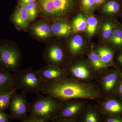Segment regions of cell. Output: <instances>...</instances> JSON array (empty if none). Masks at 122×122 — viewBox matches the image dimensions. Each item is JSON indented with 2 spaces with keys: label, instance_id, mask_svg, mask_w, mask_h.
<instances>
[{
  "label": "cell",
  "instance_id": "1",
  "mask_svg": "<svg viewBox=\"0 0 122 122\" xmlns=\"http://www.w3.org/2000/svg\"><path fill=\"white\" fill-rule=\"evenodd\" d=\"M41 92L60 102L76 98L94 99L98 94L92 86L68 78L45 83Z\"/></svg>",
  "mask_w": 122,
  "mask_h": 122
},
{
  "label": "cell",
  "instance_id": "2",
  "mask_svg": "<svg viewBox=\"0 0 122 122\" xmlns=\"http://www.w3.org/2000/svg\"><path fill=\"white\" fill-rule=\"evenodd\" d=\"M36 100L30 103L28 116L42 119L47 122L54 121L58 118L61 110V102L58 100L40 93L37 95Z\"/></svg>",
  "mask_w": 122,
  "mask_h": 122
},
{
  "label": "cell",
  "instance_id": "3",
  "mask_svg": "<svg viewBox=\"0 0 122 122\" xmlns=\"http://www.w3.org/2000/svg\"><path fill=\"white\" fill-rule=\"evenodd\" d=\"M13 75L14 87L17 90L36 95L41 92L45 82L37 71L28 68L19 70Z\"/></svg>",
  "mask_w": 122,
  "mask_h": 122
},
{
  "label": "cell",
  "instance_id": "4",
  "mask_svg": "<svg viewBox=\"0 0 122 122\" xmlns=\"http://www.w3.org/2000/svg\"><path fill=\"white\" fill-rule=\"evenodd\" d=\"M22 55L16 46L8 42L0 43V69L16 72L21 66Z\"/></svg>",
  "mask_w": 122,
  "mask_h": 122
},
{
  "label": "cell",
  "instance_id": "5",
  "mask_svg": "<svg viewBox=\"0 0 122 122\" xmlns=\"http://www.w3.org/2000/svg\"><path fill=\"white\" fill-rule=\"evenodd\" d=\"M38 8L46 17L58 18L65 16L70 11L75 0H37Z\"/></svg>",
  "mask_w": 122,
  "mask_h": 122
},
{
  "label": "cell",
  "instance_id": "6",
  "mask_svg": "<svg viewBox=\"0 0 122 122\" xmlns=\"http://www.w3.org/2000/svg\"><path fill=\"white\" fill-rule=\"evenodd\" d=\"M26 94L24 92L20 94L15 92L13 95L9 108L10 120L18 119L21 122L28 117L30 105L26 100Z\"/></svg>",
  "mask_w": 122,
  "mask_h": 122
},
{
  "label": "cell",
  "instance_id": "7",
  "mask_svg": "<svg viewBox=\"0 0 122 122\" xmlns=\"http://www.w3.org/2000/svg\"><path fill=\"white\" fill-rule=\"evenodd\" d=\"M43 58L46 65L56 66L62 69H65L66 65L64 61L65 53L63 49L61 46L50 45L46 47Z\"/></svg>",
  "mask_w": 122,
  "mask_h": 122
},
{
  "label": "cell",
  "instance_id": "8",
  "mask_svg": "<svg viewBox=\"0 0 122 122\" xmlns=\"http://www.w3.org/2000/svg\"><path fill=\"white\" fill-rule=\"evenodd\" d=\"M37 71L45 83L67 78L66 70L52 65H46Z\"/></svg>",
  "mask_w": 122,
  "mask_h": 122
},
{
  "label": "cell",
  "instance_id": "9",
  "mask_svg": "<svg viewBox=\"0 0 122 122\" xmlns=\"http://www.w3.org/2000/svg\"><path fill=\"white\" fill-rule=\"evenodd\" d=\"M30 32L33 36L41 41H46L53 33L51 26L45 21H39L32 25Z\"/></svg>",
  "mask_w": 122,
  "mask_h": 122
},
{
  "label": "cell",
  "instance_id": "10",
  "mask_svg": "<svg viewBox=\"0 0 122 122\" xmlns=\"http://www.w3.org/2000/svg\"><path fill=\"white\" fill-rule=\"evenodd\" d=\"M11 20L16 26L21 29L28 27L30 21L25 8L22 6L15 9L11 17Z\"/></svg>",
  "mask_w": 122,
  "mask_h": 122
},
{
  "label": "cell",
  "instance_id": "11",
  "mask_svg": "<svg viewBox=\"0 0 122 122\" xmlns=\"http://www.w3.org/2000/svg\"><path fill=\"white\" fill-rule=\"evenodd\" d=\"M14 88L13 74L0 69V93L11 91Z\"/></svg>",
  "mask_w": 122,
  "mask_h": 122
},
{
  "label": "cell",
  "instance_id": "12",
  "mask_svg": "<svg viewBox=\"0 0 122 122\" xmlns=\"http://www.w3.org/2000/svg\"><path fill=\"white\" fill-rule=\"evenodd\" d=\"M122 77L121 74L116 71H113L106 75L104 78V87L107 92L117 90Z\"/></svg>",
  "mask_w": 122,
  "mask_h": 122
},
{
  "label": "cell",
  "instance_id": "13",
  "mask_svg": "<svg viewBox=\"0 0 122 122\" xmlns=\"http://www.w3.org/2000/svg\"><path fill=\"white\" fill-rule=\"evenodd\" d=\"M52 32L55 35L63 36L69 35L71 32L72 27L65 22L58 21L54 23L51 26Z\"/></svg>",
  "mask_w": 122,
  "mask_h": 122
},
{
  "label": "cell",
  "instance_id": "14",
  "mask_svg": "<svg viewBox=\"0 0 122 122\" xmlns=\"http://www.w3.org/2000/svg\"><path fill=\"white\" fill-rule=\"evenodd\" d=\"M105 108L109 114L113 116L122 114V103L115 98H111L106 102Z\"/></svg>",
  "mask_w": 122,
  "mask_h": 122
},
{
  "label": "cell",
  "instance_id": "15",
  "mask_svg": "<svg viewBox=\"0 0 122 122\" xmlns=\"http://www.w3.org/2000/svg\"><path fill=\"white\" fill-rule=\"evenodd\" d=\"M87 21L81 14L78 15L74 20L72 23V30L74 33L83 31L86 29Z\"/></svg>",
  "mask_w": 122,
  "mask_h": 122
},
{
  "label": "cell",
  "instance_id": "16",
  "mask_svg": "<svg viewBox=\"0 0 122 122\" xmlns=\"http://www.w3.org/2000/svg\"><path fill=\"white\" fill-rule=\"evenodd\" d=\"M17 90L15 88L11 91L0 93V111H5L9 109L12 96Z\"/></svg>",
  "mask_w": 122,
  "mask_h": 122
},
{
  "label": "cell",
  "instance_id": "17",
  "mask_svg": "<svg viewBox=\"0 0 122 122\" xmlns=\"http://www.w3.org/2000/svg\"><path fill=\"white\" fill-rule=\"evenodd\" d=\"M109 41L116 48H122V29L119 28L114 29Z\"/></svg>",
  "mask_w": 122,
  "mask_h": 122
},
{
  "label": "cell",
  "instance_id": "18",
  "mask_svg": "<svg viewBox=\"0 0 122 122\" xmlns=\"http://www.w3.org/2000/svg\"><path fill=\"white\" fill-rule=\"evenodd\" d=\"M69 73L80 79L87 78L89 76V72L87 68L82 66H78L69 69Z\"/></svg>",
  "mask_w": 122,
  "mask_h": 122
},
{
  "label": "cell",
  "instance_id": "19",
  "mask_svg": "<svg viewBox=\"0 0 122 122\" xmlns=\"http://www.w3.org/2000/svg\"><path fill=\"white\" fill-rule=\"evenodd\" d=\"M97 53L103 62L106 65L112 62L113 54L110 49L106 48H99Z\"/></svg>",
  "mask_w": 122,
  "mask_h": 122
},
{
  "label": "cell",
  "instance_id": "20",
  "mask_svg": "<svg viewBox=\"0 0 122 122\" xmlns=\"http://www.w3.org/2000/svg\"><path fill=\"white\" fill-rule=\"evenodd\" d=\"M83 43V39L81 35L78 34L75 35L70 43V50L73 53L78 52L82 47Z\"/></svg>",
  "mask_w": 122,
  "mask_h": 122
},
{
  "label": "cell",
  "instance_id": "21",
  "mask_svg": "<svg viewBox=\"0 0 122 122\" xmlns=\"http://www.w3.org/2000/svg\"><path fill=\"white\" fill-rule=\"evenodd\" d=\"M120 5L117 1L112 0L107 2L104 5L103 10L106 13L114 14L120 10Z\"/></svg>",
  "mask_w": 122,
  "mask_h": 122
},
{
  "label": "cell",
  "instance_id": "22",
  "mask_svg": "<svg viewBox=\"0 0 122 122\" xmlns=\"http://www.w3.org/2000/svg\"><path fill=\"white\" fill-rule=\"evenodd\" d=\"M30 21L34 20L37 16L38 13L37 3L36 2L30 3L25 6Z\"/></svg>",
  "mask_w": 122,
  "mask_h": 122
},
{
  "label": "cell",
  "instance_id": "23",
  "mask_svg": "<svg viewBox=\"0 0 122 122\" xmlns=\"http://www.w3.org/2000/svg\"><path fill=\"white\" fill-rule=\"evenodd\" d=\"M90 59L95 68L98 69L106 67V64L103 63L98 54L92 52L90 56Z\"/></svg>",
  "mask_w": 122,
  "mask_h": 122
},
{
  "label": "cell",
  "instance_id": "24",
  "mask_svg": "<svg viewBox=\"0 0 122 122\" xmlns=\"http://www.w3.org/2000/svg\"><path fill=\"white\" fill-rule=\"evenodd\" d=\"M98 23L97 20L94 17H90L87 19L86 30L87 34L89 36H92L95 33Z\"/></svg>",
  "mask_w": 122,
  "mask_h": 122
},
{
  "label": "cell",
  "instance_id": "25",
  "mask_svg": "<svg viewBox=\"0 0 122 122\" xmlns=\"http://www.w3.org/2000/svg\"><path fill=\"white\" fill-rule=\"evenodd\" d=\"M113 24L109 22L104 24L103 27V36L106 39H109L111 36L114 30Z\"/></svg>",
  "mask_w": 122,
  "mask_h": 122
},
{
  "label": "cell",
  "instance_id": "26",
  "mask_svg": "<svg viewBox=\"0 0 122 122\" xmlns=\"http://www.w3.org/2000/svg\"><path fill=\"white\" fill-rule=\"evenodd\" d=\"M21 122H48L46 120L34 116H28L25 119L22 120Z\"/></svg>",
  "mask_w": 122,
  "mask_h": 122
},
{
  "label": "cell",
  "instance_id": "27",
  "mask_svg": "<svg viewBox=\"0 0 122 122\" xmlns=\"http://www.w3.org/2000/svg\"><path fill=\"white\" fill-rule=\"evenodd\" d=\"M10 119V116L5 111H0V122H9Z\"/></svg>",
  "mask_w": 122,
  "mask_h": 122
},
{
  "label": "cell",
  "instance_id": "28",
  "mask_svg": "<svg viewBox=\"0 0 122 122\" xmlns=\"http://www.w3.org/2000/svg\"><path fill=\"white\" fill-rule=\"evenodd\" d=\"M87 122H97V118L93 113H89L87 115L86 119Z\"/></svg>",
  "mask_w": 122,
  "mask_h": 122
},
{
  "label": "cell",
  "instance_id": "29",
  "mask_svg": "<svg viewBox=\"0 0 122 122\" xmlns=\"http://www.w3.org/2000/svg\"><path fill=\"white\" fill-rule=\"evenodd\" d=\"M107 122H122V117L119 115L113 116L112 117L108 118Z\"/></svg>",
  "mask_w": 122,
  "mask_h": 122
},
{
  "label": "cell",
  "instance_id": "30",
  "mask_svg": "<svg viewBox=\"0 0 122 122\" xmlns=\"http://www.w3.org/2000/svg\"><path fill=\"white\" fill-rule=\"evenodd\" d=\"M37 0H19L18 4L20 6L25 7L26 5L35 2Z\"/></svg>",
  "mask_w": 122,
  "mask_h": 122
},
{
  "label": "cell",
  "instance_id": "31",
  "mask_svg": "<svg viewBox=\"0 0 122 122\" xmlns=\"http://www.w3.org/2000/svg\"><path fill=\"white\" fill-rule=\"evenodd\" d=\"M95 5V0H88L87 12H90L92 10Z\"/></svg>",
  "mask_w": 122,
  "mask_h": 122
},
{
  "label": "cell",
  "instance_id": "32",
  "mask_svg": "<svg viewBox=\"0 0 122 122\" xmlns=\"http://www.w3.org/2000/svg\"><path fill=\"white\" fill-rule=\"evenodd\" d=\"M118 95L122 99V77L116 90Z\"/></svg>",
  "mask_w": 122,
  "mask_h": 122
},
{
  "label": "cell",
  "instance_id": "33",
  "mask_svg": "<svg viewBox=\"0 0 122 122\" xmlns=\"http://www.w3.org/2000/svg\"><path fill=\"white\" fill-rule=\"evenodd\" d=\"M88 0H81L82 8L83 10L87 12Z\"/></svg>",
  "mask_w": 122,
  "mask_h": 122
},
{
  "label": "cell",
  "instance_id": "34",
  "mask_svg": "<svg viewBox=\"0 0 122 122\" xmlns=\"http://www.w3.org/2000/svg\"><path fill=\"white\" fill-rule=\"evenodd\" d=\"M117 61L120 65L122 66V53L118 57Z\"/></svg>",
  "mask_w": 122,
  "mask_h": 122
},
{
  "label": "cell",
  "instance_id": "35",
  "mask_svg": "<svg viewBox=\"0 0 122 122\" xmlns=\"http://www.w3.org/2000/svg\"><path fill=\"white\" fill-rule=\"evenodd\" d=\"M106 0H95V5H97L102 4Z\"/></svg>",
  "mask_w": 122,
  "mask_h": 122
}]
</instances>
